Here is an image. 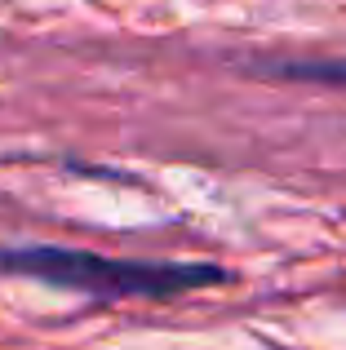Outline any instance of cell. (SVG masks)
<instances>
[{"label": "cell", "instance_id": "1", "mask_svg": "<svg viewBox=\"0 0 346 350\" xmlns=\"http://www.w3.org/2000/svg\"><path fill=\"white\" fill-rule=\"evenodd\" d=\"M0 271L40 280L53 288L89 293L103 301L120 297H178V293L231 284V271L213 262H133V257H103L85 248H58V244H27V248H0Z\"/></svg>", "mask_w": 346, "mask_h": 350}, {"label": "cell", "instance_id": "2", "mask_svg": "<svg viewBox=\"0 0 346 350\" xmlns=\"http://www.w3.org/2000/svg\"><path fill=\"white\" fill-rule=\"evenodd\" d=\"M276 80H311V85H346V58H306V62H276V67H258Z\"/></svg>", "mask_w": 346, "mask_h": 350}]
</instances>
